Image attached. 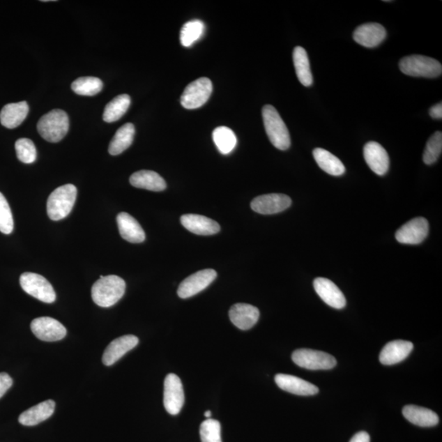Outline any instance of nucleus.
<instances>
[{"instance_id":"obj_5","label":"nucleus","mask_w":442,"mask_h":442,"mask_svg":"<svg viewBox=\"0 0 442 442\" xmlns=\"http://www.w3.org/2000/svg\"><path fill=\"white\" fill-rule=\"evenodd\" d=\"M399 67L404 74L413 77L436 78L442 73L439 61L423 55L406 56L399 61Z\"/></svg>"},{"instance_id":"obj_24","label":"nucleus","mask_w":442,"mask_h":442,"mask_svg":"<svg viewBox=\"0 0 442 442\" xmlns=\"http://www.w3.org/2000/svg\"><path fill=\"white\" fill-rule=\"evenodd\" d=\"M54 410L55 402L49 399V401L36 404V406L30 408L29 410L23 412L18 420L22 425L35 426L48 420L53 416Z\"/></svg>"},{"instance_id":"obj_32","label":"nucleus","mask_w":442,"mask_h":442,"mask_svg":"<svg viewBox=\"0 0 442 442\" xmlns=\"http://www.w3.org/2000/svg\"><path fill=\"white\" fill-rule=\"evenodd\" d=\"M102 87L101 79L93 77H79L72 84L73 91L82 96H96L102 91Z\"/></svg>"},{"instance_id":"obj_19","label":"nucleus","mask_w":442,"mask_h":442,"mask_svg":"<svg viewBox=\"0 0 442 442\" xmlns=\"http://www.w3.org/2000/svg\"><path fill=\"white\" fill-rule=\"evenodd\" d=\"M275 380L280 388L298 396H313L319 393L316 385L296 376L279 374L275 376Z\"/></svg>"},{"instance_id":"obj_11","label":"nucleus","mask_w":442,"mask_h":442,"mask_svg":"<svg viewBox=\"0 0 442 442\" xmlns=\"http://www.w3.org/2000/svg\"><path fill=\"white\" fill-rule=\"evenodd\" d=\"M429 231V224L423 218L412 219L402 225L396 233L399 243L417 245L425 241Z\"/></svg>"},{"instance_id":"obj_36","label":"nucleus","mask_w":442,"mask_h":442,"mask_svg":"<svg viewBox=\"0 0 442 442\" xmlns=\"http://www.w3.org/2000/svg\"><path fill=\"white\" fill-rule=\"evenodd\" d=\"M200 436L201 442H222L220 422L211 418L202 422L200 427Z\"/></svg>"},{"instance_id":"obj_3","label":"nucleus","mask_w":442,"mask_h":442,"mask_svg":"<svg viewBox=\"0 0 442 442\" xmlns=\"http://www.w3.org/2000/svg\"><path fill=\"white\" fill-rule=\"evenodd\" d=\"M77 190L73 185H65L56 189L47 201V213L52 220H63L70 213L76 202Z\"/></svg>"},{"instance_id":"obj_13","label":"nucleus","mask_w":442,"mask_h":442,"mask_svg":"<svg viewBox=\"0 0 442 442\" xmlns=\"http://www.w3.org/2000/svg\"><path fill=\"white\" fill-rule=\"evenodd\" d=\"M291 205V199L283 194H270L257 197L251 202V208L262 215L282 213Z\"/></svg>"},{"instance_id":"obj_6","label":"nucleus","mask_w":442,"mask_h":442,"mask_svg":"<svg viewBox=\"0 0 442 442\" xmlns=\"http://www.w3.org/2000/svg\"><path fill=\"white\" fill-rule=\"evenodd\" d=\"M20 284L22 289L33 298L45 303L55 302V291L45 277L35 273H23L20 277Z\"/></svg>"},{"instance_id":"obj_28","label":"nucleus","mask_w":442,"mask_h":442,"mask_svg":"<svg viewBox=\"0 0 442 442\" xmlns=\"http://www.w3.org/2000/svg\"><path fill=\"white\" fill-rule=\"evenodd\" d=\"M135 134V125L132 123H126L122 125L116 131L114 139H112L108 147V152L112 156H117L132 144Z\"/></svg>"},{"instance_id":"obj_1","label":"nucleus","mask_w":442,"mask_h":442,"mask_svg":"<svg viewBox=\"0 0 442 442\" xmlns=\"http://www.w3.org/2000/svg\"><path fill=\"white\" fill-rule=\"evenodd\" d=\"M125 282L116 275L100 276L92 287L93 303L101 307H111L123 297Z\"/></svg>"},{"instance_id":"obj_22","label":"nucleus","mask_w":442,"mask_h":442,"mask_svg":"<svg viewBox=\"0 0 442 442\" xmlns=\"http://www.w3.org/2000/svg\"><path fill=\"white\" fill-rule=\"evenodd\" d=\"M121 236L125 241L132 243H140L145 241V233L141 225L133 216L121 213L116 218Z\"/></svg>"},{"instance_id":"obj_8","label":"nucleus","mask_w":442,"mask_h":442,"mask_svg":"<svg viewBox=\"0 0 442 442\" xmlns=\"http://www.w3.org/2000/svg\"><path fill=\"white\" fill-rule=\"evenodd\" d=\"M294 363L310 370H327L335 368L337 360L326 352L310 349L295 351L291 356Z\"/></svg>"},{"instance_id":"obj_20","label":"nucleus","mask_w":442,"mask_h":442,"mask_svg":"<svg viewBox=\"0 0 442 442\" xmlns=\"http://www.w3.org/2000/svg\"><path fill=\"white\" fill-rule=\"evenodd\" d=\"M413 349V343L404 340L390 342L379 355V360L383 365H393L406 359Z\"/></svg>"},{"instance_id":"obj_37","label":"nucleus","mask_w":442,"mask_h":442,"mask_svg":"<svg viewBox=\"0 0 442 442\" xmlns=\"http://www.w3.org/2000/svg\"><path fill=\"white\" fill-rule=\"evenodd\" d=\"M14 227L13 214L8 202L0 192V232L10 234Z\"/></svg>"},{"instance_id":"obj_18","label":"nucleus","mask_w":442,"mask_h":442,"mask_svg":"<svg viewBox=\"0 0 442 442\" xmlns=\"http://www.w3.org/2000/svg\"><path fill=\"white\" fill-rule=\"evenodd\" d=\"M229 316L235 326L242 330H248L257 323L260 312L252 305L238 303L230 308Z\"/></svg>"},{"instance_id":"obj_9","label":"nucleus","mask_w":442,"mask_h":442,"mask_svg":"<svg viewBox=\"0 0 442 442\" xmlns=\"http://www.w3.org/2000/svg\"><path fill=\"white\" fill-rule=\"evenodd\" d=\"M185 404L181 380L175 374H169L164 383V406L166 411L172 416L181 412Z\"/></svg>"},{"instance_id":"obj_25","label":"nucleus","mask_w":442,"mask_h":442,"mask_svg":"<svg viewBox=\"0 0 442 442\" xmlns=\"http://www.w3.org/2000/svg\"><path fill=\"white\" fill-rule=\"evenodd\" d=\"M402 413L409 422L420 427H434L439 422V417L434 411L413 404L404 406Z\"/></svg>"},{"instance_id":"obj_2","label":"nucleus","mask_w":442,"mask_h":442,"mask_svg":"<svg viewBox=\"0 0 442 442\" xmlns=\"http://www.w3.org/2000/svg\"><path fill=\"white\" fill-rule=\"evenodd\" d=\"M262 119L271 144L283 151L289 149L291 146L289 131L276 108L271 105L263 107Z\"/></svg>"},{"instance_id":"obj_4","label":"nucleus","mask_w":442,"mask_h":442,"mask_svg":"<svg viewBox=\"0 0 442 442\" xmlns=\"http://www.w3.org/2000/svg\"><path fill=\"white\" fill-rule=\"evenodd\" d=\"M37 130L41 137L48 142L58 143L68 132L69 117L63 110H52L41 117Z\"/></svg>"},{"instance_id":"obj_31","label":"nucleus","mask_w":442,"mask_h":442,"mask_svg":"<svg viewBox=\"0 0 442 442\" xmlns=\"http://www.w3.org/2000/svg\"><path fill=\"white\" fill-rule=\"evenodd\" d=\"M213 137L219 151L224 155L231 153L237 144L236 135L227 126H219L215 128Z\"/></svg>"},{"instance_id":"obj_27","label":"nucleus","mask_w":442,"mask_h":442,"mask_svg":"<svg viewBox=\"0 0 442 442\" xmlns=\"http://www.w3.org/2000/svg\"><path fill=\"white\" fill-rule=\"evenodd\" d=\"M313 157L318 166L328 175L340 176L346 172L345 166L341 160L326 149L321 148L314 149Z\"/></svg>"},{"instance_id":"obj_14","label":"nucleus","mask_w":442,"mask_h":442,"mask_svg":"<svg viewBox=\"0 0 442 442\" xmlns=\"http://www.w3.org/2000/svg\"><path fill=\"white\" fill-rule=\"evenodd\" d=\"M314 289L319 297L329 307L335 309H342L346 307V300L344 294L331 280L317 278L314 280Z\"/></svg>"},{"instance_id":"obj_38","label":"nucleus","mask_w":442,"mask_h":442,"mask_svg":"<svg viewBox=\"0 0 442 442\" xmlns=\"http://www.w3.org/2000/svg\"><path fill=\"white\" fill-rule=\"evenodd\" d=\"M13 379L7 373H0V398L12 387Z\"/></svg>"},{"instance_id":"obj_7","label":"nucleus","mask_w":442,"mask_h":442,"mask_svg":"<svg viewBox=\"0 0 442 442\" xmlns=\"http://www.w3.org/2000/svg\"><path fill=\"white\" fill-rule=\"evenodd\" d=\"M213 83L209 78L201 77L191 82L181 98V105L185 109H197L208 101L213 93Z\"/></svg>"},{"instance_id":"obj_41","label":"nucleus","mask_w":442,"mask_h":442,"mask_svg":"<svg viewBox=\"0 0 442 442\" xmlns=\"http://www.w3.org/2000/svg\"><path fill=\"white\" fill-rule=\"evenodd\" d=\"M204 416H205L206 418H210L211 416V411H206Z\"/></svg>"},{"instance_id":"obj_26","label":"nucleus","mask_w":442,"mask_h":442,"mask_svg":"<svg viewBox=\"0 0 442 442\" xmlns=\"http://www.w3.org/2000/svg\"><path fill=\"white\" fill-rule=\"evenodd\" d=\"M131 185L137 189L161 192L166 190L167 183L157 172L152 171H139L130 178Z\"/></svg>"},{"instance_id":"obj_12","label":"nucleus","mask_w":442,"mask_h":442,"mask_svg":"<svg viewBox=\"0 0 442 442\" xmlns=\"http://www.w3.org/2000/svg\"><path fill=\"white\" fill-rule=\"evenodd\" d=\"M31 328L36 337L45 342L62 340L67 335V329L63 324L50 317L35 319L31 323Z\"/></svg>"},{"instance_id":"obj_39","label":"nucleus","mask_w":442,"mask_h":442,"mask_svg":"<svg viewBox=\"0 0 442 442\" xmlns=\"http://www.w3.org/2000/svg\"><path fill=\"white\" fill-rule=\"evenodd\" d=\"M429 115L432 119L441 120L442 119V103L439 102L435 106L432 107L430 108Z\"/></svg>"},{"instance_id":"obj_23","label":"nucleus","mask_w":442,"mask_h":442,"mask_svg":"<svg viewBox=\"0 0 442 442\" xmlns=\"http://www.w3.org/2000/svg\"><path fill=\"white\" fill-rule=\"evenodd\" d=\"M29 112V106L25 101L9 103L0 112V122L8 129L17 128L25 121Z\"/></svg>"},{"instance_id":"obj_35","label":"nucleus","mask_w":442,"mask_h":442,"mask_svg":"<svg viewBox=\"0 0 442 442\" xmlns=\"http://www.w3.org/2000/svg\"><path fill=\"white\" fill-rule=\"evenodd\" d=\"M17 157L23 163L31 164L37 158L36 148L32 140L29 139H18L15 144Z\"/></svg>"},{"instance_id":"obj_15","label":"nucleus","mask_w":442,"mask_h":442,"mask_svg":"<svg viewBox=\"0 0 442 442\" xmlns=\"http://www.w3.org/2000/svg\"><path fill=\"white\" fill-rule=\"evenodd\" d=\"M387 37V31L384 26L379 23H365L356 28L353 34V39L357 44L366 48H375L379 46Z\"/></svg>"},{"instance_id":"obj_10","label":"nucleus","mask_w":442,"mask_h":442,"mask_svg":"<svg viewBox=\"0 0 442 442\" xmlns=\"http://www.w3.org/2000/svg\"><path fill=\"white\" fill-rule=\"evenodd\" d=\"M218 276V273L211 269H206L195 273L188 277L178 286L177 294L182 299L190 298L204 291L213 283Z\"/></svg>"},{"instance_id":"obj_29","label":"nucleus","mask_w":442,"mask_h":442,"mask_svg":"<svg viewBox=\"0 0 442 442\" xmlns=\"http://www.w3.org/2000/svg\"><path fill=\"white\" fill-rule=\"evenodd\" d=\"M293 58L296 73H297L299 82L305 87L312 86L313 76L307 51L303 47H296Z\"/></svg>"},{"instance_id":"obj_16","label":"nucleus","mask_w":442,"mask_h":442,"mask_svg":"<svg viewBox=\"0 0 442 442\" xmlns=\"http://www.w3.org/2000/svg\"><path fill=\"white\" fill-rule=\"evenodd\" d=\"M364 158L371 170L377 175L384 176L388 172L389 156L380 144L374 141L367 143L364 147Z\"/></svg>"},{"instance_id":"obj_30","label":"nucleus","mask_w":442,"mask_h":442,"mask_svg":"<svg viewBox=\"0 0 442 442\" xmlns=\"http://www.w3.org/2000/svg\"><path fill=\"white\" fill-rule=\"evenodd\" d=\"M130 97L128 95H120L108 102L103 112V121L112 123L121 119L128 111L130 105Z\"/></svg>"},{"instance_id":"obj_40","label":"nucleus","mask_w":442,"mask_h":442,"mask_svg":"<svg viewBox=\"0 0 442 442\" xmlns=\"http://www.w3.org/2000/svg\"><path fill=\"white\" fill-rule=\"evenodd\" d=\"M350 442H370V436L366 432H359L352 437Z\"/></svg>"},{"instance_id":"obj_17","label":"nucleus","mask_w":442,"mask_h":442,"mask_svg":"<svg viewBox=\"0 0 442 442\" xmlns=\"http://www.w3.org/2000/svg\"><path fill=\"white\" fill-rule=\"evenodd\" d=\"M139 338L135 335H125L116 338L107 346L102 356V363L111 366L119 361L127 352L138 345Z\"/></svg>"},{"instance_id":"obj_33","label":"nucleus","mask_w":442,"mask_h":442,"mask_svg":"<svg viewBox=\"0 0 442 442\" xmlns=\"http://www.w3.org/2000/svg\"><path fill=\"white\" fill-rule=\"evenodd\" d=\"M205 26L200 20L188 22L181 31V43L183 46L190 47L204 34Z\"/></svg>"},{"instance_id":"obj_21","label":"nucleus","mask_w":442,"mask_h":442,"mask_svg":"<svg viewBox=\"0 0 442 442\" xmlns=\"http://www.w3.org/2000/svg\"><path fill=\"white\" fill-rule=\"evenodd\" d=\"M181 222L183 227L197 235H213L220 230L216 221L206 216L196 214H186L181 216Z\"/></svg>"},{"instance_id":"obj_34","label":"nucleus","mask_w":442,"mask_h":442,"mask_svg":"<svg viewBox=\"0 0 442 442\" xmlns=\"http://www.w3.org/2000/svg\"><path fill=\"white\" fill-rule=\"evenodd\" d=\"M442 152V133L436 131L427 141L425 151L423 153V162L426 165L435 163L439 159Z\"/></svg>"}]
</instances>
